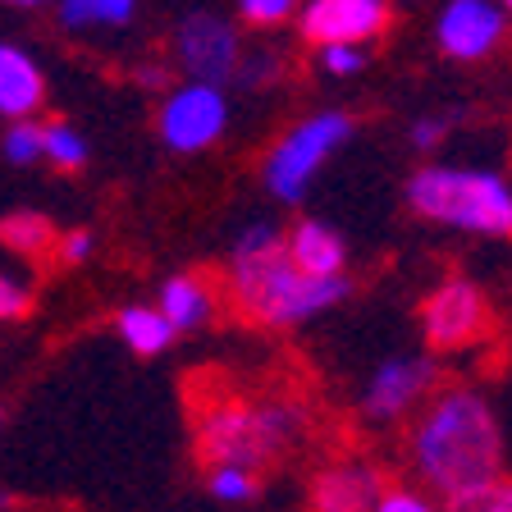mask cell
I'll list each match as a JSON object with an SVG mask.
<instances>
[{
  "label": "cell",
  "instance_id": "cell-9",
  "mask_svg": "<svg viewBox=\"0 0 512 512\" xmlns=\"http://www.w3.org/2000/svg\"><path fill=\"white\" fill-rule=\"evenodd\" d=\"M302 37L316 46H366L389 23L384 0H307L298 10Z\"/></svg>",
  "mask_w": 512,
  "mask_h": 512
},
{
  "label": "cell",
  "instance_id": "cell-28",
  "mask_svg": "<svg viewBox=\"0 0 512 512\" xmlns=\"http://www.w3.org/2000/svg\"><path fill=\"white\" fill-rule=\"evenodd\" d=\"M87 256H92V234H87V229H74V234H64L60 261H69V266H83Z\"/></svg>",
  "mask_w": 512,
  "mask_h": 512
},
{
  "label": "cell",
  "instance_id": "cell-24",
  "mask_svg": "<svg viewBox=\"0 0 512 512\" xmlns=\"http://www.w3.org/2000/svg\"><path fill=\"white\" fill-rule=\"evenodd\" d=\"M28 307H32V288L23 284L19 275H5V270H0V320L28 316Z\"/></svg>",
  "mask_w": 512,
  "mask_h": 512
},
{
  "label": "cell",
  "instance_id": "cell-7",
  "mask_svg": "<svg viewBox=\"0 0 512 512\" xmlns=\"http://www.w3.org/2000/svg\"><path fill=\"white\" fill-rule=\"evenodd\" d=\"M174 51H179V69L188 74V83L220 87L243 69V42H238L234 23L211 10L188 14V19L179 23Z\"/></svg>",
  "mask_w": 512,
  "mask_h": 512
},
{
  "label": "cell",
  "instance_id": "cell-19",
  "mask_svg": "<svg viewBox=\"0 0 512 512\" xmlns=\"http://www.w3.org/2000/svg\"><path fill=\"white\" fill-rule=\"evenodd\" d=\"M42 156L51 160L55 170H64V174H74V170H83L87 165V138L78 133L74 124H42Z\"/></svg>",
  "mask_w": 512,
  "mask_h": 512
},
{
  "label": "cell",
  "instance_id": "cell-26",
  "mask_svg": "<svg viewBox=\"0 0 512 512\" xmlns=\"http://www.w3.org/2000/svg\"><path fill=\"white\" fill-rule=\"evenodd\" d=\"M371 512H439L421 490H380Z\"/></svg>",
  "mask_w": 512,
  "mask_h": 512
},
{
  "label": "cell",
  "instance_id": "cell-13",
  "mask_svg": "<svg viewBox=\"0 0 512 512\" xmlns=\"http://www.w3.org/2000/svg\"><path fill=\"white\" fill-rule=\"evenodd\" d=\"M46 101V74L23 46L0 42V115L10 119H32L37 106Z\"/></svg>",
  "mask_w": 512,
  "mask_h": 512
},
{
  "label": "cell",
  "instance_id": "cell-21",
  "mask_svg": "<svg viewBox=\"0 0 512 512\" xmlns=\"http://www.w3.org/2000/svg\"><path fill=\"white\" fill-rule=\"evenodd\" d=\"M439 512H512V490L508 480H490V485H476V490H462L453 499H444Z\"/></svg>",
  "mask_w": 512,
  "mask_h": 512
},
{
  "label": "cell",
  "instance_id": "cell-16",
  "mask_svg": "<svg viewBox=\"0 0 512 512\" xmlns=\"http://www.w3.org/2000/svg\"><path fill=\"white\" fill-rule=\"evenodd\" d=\"M115 325H119V339L138 352V357H156V352H165L174 343V330L165 325V316L156 307H138L133 302V307H124L115 316Z\"/></svg>",
  "mask_w": 512,
  "mask_h": 512
},
{
  "label": "cell",
  "instance_id": "cell-12",
  "mask_svg": "<svg viewBox=\"0 0 512 512\" xmlns=\"http://www.w3.org/2000/svg\"><path fill=\"white\" fill-rule=\"evenodd\" d=\"M380 499V476L366 462H334L311 485L316 512H371Z\"/></svg>",
  "mask_w": 512,
  "mask_h": 512
},
{
  "label": "cell",
  "instance_id": "cell-29",
  "mask_svg": "<svg viewBox=\"0 0 512 512\" xmlns=\"http://www.w3.org/2000/svg\"><path fill=\"white\" fill-rule=\"evenodd\" d=\"M5 5H55V0H5Z\"/></svg>",
  "mask_w": 512,
  "mask_h": 512
},
{
  "label": "cell",
  "instance_id": "cell-27",
  "mask_svg": "<svg viewBox=\"0 0 512 512\" xmlns=\"http://www.w3.org/2000/svg\"><path fill=\"white\" fill-rule=\"evenodd\" d=\"M444 133H448V119H435V115L416 119V124H412V147L430 151V147H439V142H444Z\"/></svg>",
  "mask_w": 512,
  "mask_h": 512
},
{
  "label": "cell",
  "instance_id": "cell-25",
  "mask_svg": "<svg viewBox=\"0 0 512 512\" xmlns=\"http://www.w3.org/2000/svg\"><path fill=\"white\" fill-rule=\"evenodd\" d=\"M320 64L339 78H352L366 69V46H320Z\"/></svg>",
  "mask_w": 512,
  "mask_h": 512
},
{
  "label": "cell",
  "instance_id": "cell-22",
  "mask_svg": "<svg viewBox=\"0 0 512 512\" xmlns=\"http://www.w3.org/2000/svg\"><path fill=\"white\" fill-rule=\"evenodd\" d=\"M0 156L10 160V165L42 160V124H37V119H14V124L5 128V138H0Z\"/></svg>",
  "mask_w": 512,
  "mask_h": 512
},
{
  "label": "cell",
  "instance_id": "cell-23",
  "mask_svg": "<svg viewBox=\"0 0 512 512\" xmlns=\"http://www.w3.org/2000/svg\"><path fill=\"white\" fill-rule=\"evenodd\" d=\"M302 0H238V14H243L247 23H256V28H275V23H284L288 14H298Z\"/></svg>",
  "mask_w": 512,
  "mask_h": 512
},
{
  "label": "cell",
  "instance_id": "cell-6",
  "mask_svg": "<svg viewBox=\"0 0 512 512\" xmlns=\"http://www.w3.org/2000/svg\"><path fill=\"white\" fill-rule=\"evenodd\" d=\"M224 128H229V96H224L220 87L179 83L160 101L156 133L170 151H183V156L206 151L224 138Z\"/></svg>",
  "mask_w": 512,
  "mask_h": 512
},
{
  "label": "cell",
  "instance_id": "cell-1",
  "mask_svg": "<svg viewBox=\"0 0 512 512\" xmlns=\"http://www.w3.org/2000/svg\"><path fill=\"white\" fill-rule=\"evenodd\" d=\"M412 467L439 499L503 480V426L490 398L476 389H444L430 398L412 430Z\"/></svg>",
  "mask_w": 512,
  "mask_h": 512
},
{
  "label": "cell",
  "instance_id": "cell-4",
  "mask_svg": "<svg viewBox=\"0 0 512 512\" xmlns=\"http://www.w3.org/2000/svg\"><path fill=\"white\" fill-rule=\"evenodd\" d=\"M407 202L416 215L467 234L503 238L512 229V192L494 170H462V165H426L407 183Z\"/></svg>",
  "mask_w": 512,
  "mask_h": 512
},
{
  "label": "cell",
  "instance_id": "cell-15",
  "mask_svg": "<svg viewBox=\"0 0 512 512\" xmlns=\"http://www.w3.org/2000/svg\"><path fill=\"white\" fill-rule=\"evenodd\" d=\"M156 311L165 316V325H170L174 334L202 330L206 320H211V311H215V293L202 275H170L165 284H160Z\"/></svg>",
  "mask_w": 512,
  "mask_h": 512
},
{
  "label": "cell",
  "instance_id": "cell-14",
  "mask_svg": "<svg viewBox=\"0 0 512 512\" xmlns=\"http://www.w3.org/2000/svg\"><path fill=\"white\" fill-rule=\"evenodd\" d=\"M284 256L293 261V270H302L307 279H339L343 261H348V247L334 234L330 224L320 220H298L293 234L284 238Z\"/></svg>",
  "mask_w": 512,
  "mask_h": 512
},
{
  "label": "cell",
  "instance_id": "cell-2",
  "mask_svg": "<svg viewBox=\"0 0 512 512\" xmlns=\"http://www.w3.org/2000/svg\"><path fill=\"white\" fill-rule=\"evenodd\" d=\"M229 293L256 325H302L348 298V279H307L284 256V238L270 224H247L229 252Z\"/></svg>",
  "mask_w": 512,
  "mask_h": 512
},
{
  "label": "cell",
  "instance_id": "cell-5",
  "mask_svg": "<svg viewBox=\"0 0 512 512\" xmlns=\"http://www.w3.org/2000/svg\"><path fill=\"white\" fill-rule=\"evenodd\" d=\"M352 138V119L343 110H316V115L298 119L284 138L270 147L266 165H261V179L266 192L284 206H298L307 197L311 179L325 170V160Z\"/></svg>",
  "mask_w": 512,
  "mask_h": 512
},
{
  "label": "cell",
  "instance_id": "cell-20",
  "mask_svg": "<svg viewBox=\"0 0 512 512\" xmlns=\"http://www.w3.org/2000/svg\"><path fill=\"white\" fill-rule=\"evenodd\" d=\"M206 490L220 503H252L261 494V480L247 467H211L206 471Z\"/></svg>",
  "mask_w": 512,
  "mask_h": 512
},
{
  "label": "cell",
  "instance_id": "cell-11",
  "mask_svg": "<svg viewBox=\"0 0 512 512\" xmlns=\"http://www.w3.org/2000/svg\"><path fill=\"white\" fill-rule=\"evenodd\" d=\"M503 28H508V10H499L494 0H448L439 10L435 37L444 55L471 64V60H485L503 42Z\"/></svg>",
  "mask_w": 512,
  "mask_h": 512
},
{
  "label": "cell",
  "instance_id": "cell-30",
  "mask_svg": "<svg viewBox=\"0 0 512 512\" xmlns=\"http://www.w3.org/2000/svg\"><path fill=\"white\" fill-rule=\"evenodd\" d=\"M0 512H5V503H0Z\"/></svg>",
  "mask_w": 512,
  "mask_h": 512
},
{
  "label": "cell",
  "instance_id": "cell-17",
  "mask_svg": "<svg viewBox=\"0 0 512 512\" xmlns=\"http://www.w3.org/2000/svg\"><path fill=\"white\" fill-rule=\"evenodd\" d=\"M60 5V23L74 32L87 28H124L138 14V0H55Z\"/></svg>",
  "mask_w": 512,
  "mask_h": 512
},
{
  "label": "cell",
  "instance_id": "cell-10",
  "mask_svg": "<svg viewBox=\"0 0 512 512\" xmlns=\"http://www.w3.org/2000/svg\"><path fill=\"white\" fill-rule=\"evenodd\" d=\"M430 389H435V362L416 357V352H398V357L375 366V375L366 380L362 412L371 416V421H398V416L412 412Z\"/></svg>",
  "mask_w": 512,
  "mask_h": 512
},
{
  "label": "cell",
  "instance_id": "cell-18",
  "mask_svg": "<svg viewBox=\"0 0 512 512\" xmlns=\"http://www.w3.org/2000/svg\"><path fill=\"white\" fill-rule=\"evenodd\" d=\"M0 243L19 256H42L55 243V229L42 211H14L0 220Z\"/></svg>",
  "mask_w": 512,
  "mask_h": 512
},
{
  "label": "cell",
  "instance_id": "cell-3",
  "mask_svg": "<svg viewBox=\"0 0 512 512\" xmlns=\"http://www.w3.org/2000/svg\"><path fill=\"white\" fill-rule=\"evenodd\" d=\"M302 412L284 398H220L197 416V458L206 467H247L275 462L298 444Z\"/></svg>",
  "mask_w": 512,
  "mask_h": 512
},
{
  "label": "cell",
  "instance_id": "cell-8",
  "mask_svg": "<svg viewBox=\"0 0 512 512\" xmlns=\"http://www.w3.org/2000/svg\"><path fill=\"white\" fill-rule=\"evenodd\" d=\"M421 325H426V339L435 343V348H444V352L467 348V343H476L480 334H485V325H490V302H485V293H480L471 279L453 275L426 298Z\"/></svg>",
  "mask_w": 512,
  "mask_h": 512
}]
</instances>
